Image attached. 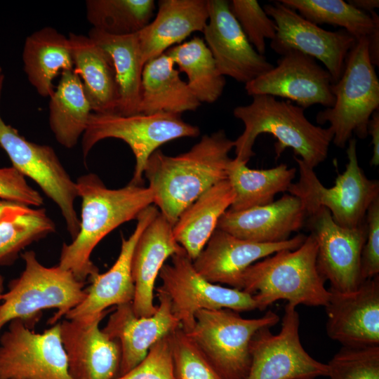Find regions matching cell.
<instances>
[{
    "instance_id": "cell-1",
    "label": "cell",
    "mask_w": 379,
    "mask_h": 379,
    "mask_svg": "<svg viewBox=\"0 0 379 379\" xmlns=\"http://www.w3.org/2000/svg\"><path fill=\"white\" fill-rule=\"evenodd\" d=\"M234 140L223 130L204 135L190 150L168 156L160 149L147 160L144 173L154 205L173 226L192 202L216 183L227 179Z\"/></svg>"
},
{
    "instance_id": "cell-2",
    "label": "cell",
    "mask_w": 379,
    "mask_h": 379,
    "mask_svg": "<svg viewBox=\"0 0 379 379\" xmlns=\"http://www.w3.org/2000/svg\"><path fill=\"white\" fill-rule=\"evenodd\" d=\"M81 199L79 230L69 244H64L58 266L69 270L81 281L99 273L91 255L99 242L119 225L132 220L154 204L148 187L128 183L119 189L107 188L95 173L76 181Z\"/></svg>"
},
{
    "instance_id": "cell-3",
    "label": "cell",
    "mask_w": 379,
    "mask_h": 379,
    "mask_svg": "<svg viewBox=\"0 0 379 379\" xmlns=\"http://www.w3.org/2000/svg\"><path fill=\"white\" fill-rule=\"evenodd\" d=\"M247 105L236 107L234 117L244 125L243 133L234 141L236 160L248 163L255 155L253 145L262 133L273 135L276 158L286 148H291L294 156L314 169L328 156L333 141L331 129L315 126L305 117V109L288 100H278L268 95H253Z\"/></svg>"
},
{
    "instance_id": "cell-4",
    "label": "cell",
    "mask_w": 379,
    "mask_h": 379,
    "mask_svg": "<svg viewBox=\"0 0 379 379\" xmlns=\"http://www.w3.org/2000/svg\"><path fill=\"white\" fill-rule=\"evenodd\" d=\"M317 243L310 234L294 250H281L250 265L242 277L241 290L253 295L264 310L279 300L298 305L324 306L330 291L317 266Z\"/></svg>"
},
{
    "instance_id": "cell-5",
    "label": "cell",
    "mask_w": 379,
    "mask_h": 379,
    "mask_svg": "<svg viewBox=\"0 0 379 379\" xmlns=\"http://www.w3.org/2000/svg\"><path fill=\"white\" fill-rule=\"evenodd\" d=\"M21 257L25 269L10 281L8 291L1 296L0 330L16 319L31 328L41 311L51 308L58 310L50 319L49 324H54L85 299L84 281L69 270L43 265L33 251H25Z\"/></svg>"
},
{
    "instance_id": "cell-6",
    "label": "cell",
    "mask_w": 379,
    "mask_h": 379,
    "mask_svg": "<svg viewBox=\"0 0 379 379\" xmlns=\"http://www.w3.org/2000/svg\"><path fill=\"white\" fill-rule=\"evenodd\" d=\"M346 153L345 171L338 174L331 187H324L314 169L294 156L299 179L291 185L288 192L300 199L307 217L325 207L336 224L354 228L365 221L369 206L379 197V182L368 178L359 166L355 138L348 141Z\"/></svg>"
},
{
    "instance_id": "cell-7",
    "label": "cell",
    "mask_w": 379,
    "mask_h": 379,
    "mask_svg": "<svg viewBox=\"0 0 379 379\" xmlns=\"http://www.w3.org/2000/svg\"><path fill=\"white\" fill-rule=\"evenodd\" d=\"M332 91L334 105L319 112L316 119L319 124L329 123L332 142L344 148L353 134L360 139L368 136V121L379 109V80L368 56L367 37L357 39Z\"/></svg>"
},
{
    "instance_id": "cell-8",
    "label": "cell",
    "mask_w": 379,
    "mask_h": 379,
    "mask_svg": "<svg viewBox=\"0 0 379 379\" xmlns=\"http://www.w3.org/2000/svg\"><path fill=\"white\" fill-rule=\"evenodd\" d=\"M279 320L271 310L260 318L246 319L231 309L201 310L195 314L194 325L187 333L223 379H246L253 335Z\"/></svg>"
},
{
    "instance_id": "cell-9",
    "label": "cell",
    "mask_w": 379,
    "mask_h": 379,
    "mask_svg": "<svg viewBox=\"0 0 379 379\" xmlns=\"http://www.w3.org/2000/svg\"><path fill=\"white\" fill-rule=\"evenodd\" d=\"M198 126L185 122L180 114L158 112L121 115L96 114L90 115L82 135V152L86 158L93 147L107 138L124 141L132 150L135 165L129 183L142 185L144 170L148 159L158 148L175 139L199 136Z\"/></svg>"
},
{
    "instance_id": "cell-10",
    "label": "cell",
    "mask_w": 379,
    "mask_h": 379,
    "mask_svg": "<svg viewBox=\"0 0 379 379\" xmlns=\"http://www.w3.org/2000/svg\"><path fill=\"white\" fill-rule=\"evenodd\" d=\"M4 81L0 67V99ZM0 146L8 156L13 167L33 180L58 206L72 239L77 235L80 220L74 201L78 197L77 184L67 173L54 149L46 145L27 140L0 115Z\"/></svg>"
},
{
    "instance_id": "cell-11",
    "label": "cell",
    "mask_w": 379,
    "mask_h": 379,
    "mask_svg": "<svg viewBox=\"0 0 379 379\" xmlns=\"http://www.w3.org/2000/svg\"><path fill=\"white\" fill-rule=\"evenodd\" d=\"M171 258V262L159 272L162 284L158 288L169 297L173 314L185 332L192 329L195 314L201 310L227 308L241 312L257 309L252 295L204 279L185 250Z\"/></svg>"
},
{
    "instance_id": "cell-12",
    "label": "cell",
    "mask_w": 379,
    "mask_h": 379,
    "mask_svg": "<svg viewBox=\"0 0 379 379\" xmlns=\"http://www.w3.org/2000/svg\"><path fill=\"white\" fill-rule=\"evenodd\" d=\"M300 319L295 307L286 304L279 333L263 327L249 345L251 365L246 379H315L327 376V364L312 357L299 336Z\"/></svg>"
},
{
    "instance_id": "cell-13",
    "label": "cell",
    "mask_w": 379,
    "mask_h": 379,
    "mask_svg": "<svg viewBox=\"0 0 379 379\" xmlns=\"http://www.w3.org/2000/svg\"><path fill=\"white\" fill-rule=\"evenodd\" d=\"M0 379H72L60 323L37 333L20 319L11 321L0 336Z\"/></svg>"
},
{
    "instance_id": "cell-14",
    "label": "cell",
    "mask_w": 379,
    "mask_h": 379,
    "mask_svg": "<svg viewBox=\"0 0 379 379\" xmlns=\"http://www.w3.org/2000/svg\"><path fill=\"white\" fill-rule=\"evenodd\" d=\"M277 25L271 48L281 55L296 50L321 61L330 73L333 84L341 77L347 56L357 39L343 29L328 31L301 16L279 0L262 8Z\"/></svg>"
},
{
    "instance_id": "cell-15",
    "label": "cell",
    "mask_w": 379,
    "mask_h": 379,
    "mask_svg": "<svg viewBox=\"0 0 379 379\" xmlns=\"http://www.w3.org/2000/svg\"><path fill=\"white\" fill-rule=\"evenodd\" d=\"M307 226L317 243V266L330 288L341 293L356 290L363 282L361 257L367 235L366 220L354 228L336 224L321 207L307 217Z\"/></svg>"
},
{
    "instance_id": "cell-16",
    "label": "cell",
    "mask_w": 379,
    "mask_h": 379,
    "mask_svg": "<svg viewBox=\"0 0 379 379\" xmlns=\"http://www.w3.org/2000/svg\"><path fill=\"white\" fill-rule=\"evenodd\" d=\"M333 84L330 73L314 58L289 50L281 55L272 69L245 84V90L251 96L285 98L304 109L314 105L328 108L335 100Z\"/></svg>"
},
{
    "instance_id": "cell-17",
    "label": "cell",
    "mask_w": 379,
    "mask_h": 379,
    "mask_svg": "<svg viewBox=\"0 0 379 379\" xmlns=\"http://www.w3.org/2000/svg\"><path fill=\"white\" fill-rule=\"evenodd\" d=\"M207 4L208 20L202 32L222 75L246 84L274 67L250 44L228 1L207 0Z\"/></svg>"
},
{
    "instance_id": "cell-18",
    "label": "cell",
    "mask_w": 379,
    "mask_h": 379,
    "mask_svg": "<svg viewBox=\"0 0 379 379\" xmlns=\"http://www.w3.org/2000/svg\"><path fill=\"white\" fill-rule=\"evenodd\" d=\"M109 310L95 316L60 323L68 372L72 379H115L119 376L121 348L100 323Z\"/></svg>"
},
{
    "instance_id": "cell-19",
    "label": "cell",
    "mask_w": 379,
    "mask_h": 379,
    "mask_svg": "<svg viewBox=\"0 0 379 379\" xmlns=\"http://www.w3.org/2000/svg\"><path fill=\"white\" fill-rule=\"evenodd\" d=\"M306 237L298 234L281 242L258 243L216 229L192 262L197 272L207 281L241 291L243 274L250 265L279 251L294 250Z\"/></svg>"
},
{
    "instance_id": "cell-20",
    "label": "cell",
    "mask_w": 379,
    "mask_h": 379,
    "mask_svg": "<svg viewBox=\"0 0 379 379\" xmlns=\"http://www.w3.org/2000/svg\"><path fill=\"white\" fill-rule=\"evenodd\" d=\"M328 291L325 306L328 337L345 347L379 345V275L353 291Z\"/></svg>"
},
{
    "instance_id": "cell-21",
    "label": "cell",
    "mask_w": 379,
    "mask_h": 379,
    "mask_svg": "<svg viewBox=\"0 0 379 379\" xmlns=\"http://www.w3.org/2000/svg\"><path fill=\"white\" fill-rule=\"evenodd\" d=\"M159 304L155 313L148 317H138L131 302L117 306L102 330L118 340L121 348L119 375L138 365L150 347L178 327L180 322L173 315L169 297L157 288Z\"/></svg>"
},
{
    "instance_id": "cell-22",
    "label": "cell",
    "mask_w": 379,
    "mask_h": 379,
    "mask_svg": "<svg viewBox=\"0 0 379 379\" xmlns=\"http://www.w3.org/2000/svg\"><path fill=\"white\" fill-rule=\"evenodd\" d=\"M159 213L152 204L138 215L133 233L127 239L121 237L120 253L114 265L106 272L90 278L91 285L85 299L65 315L67 319L95 316L111 306L132 302L135 294L131 273L134 248L143 230Z\"/></svg>"
},
{
    "instance_id": "cell-23",
    "label": "cell",
    "mask_w": 379,
    "mask_h": 379,
    "mask_svg": "<svg viewBox=\"0 0 379 379\" xmlns=\"http://www.w3.org/2000/svg\"><path fill=\"white\" fill-rule=\"evenodd\" d=\"M307 213L300 199L284 194L272 203L241 211L227 210L217 229L236 237L258 243H277L289 239L305 223Z\"/></svg>"
},
{
    "instance_id": "cell-24",
    "label": "cell",
    "mask_w": 379,
    "mask_h": 379,
    "mask_svg": "<svg viewBox=\"0 0 379 379\" xmlns=\"http://www.w3.org/2000/svg\"><path fill=\"white\" fill-rule=\"evenodd\" d=\"M182 251L174 238L173 225L159 212L140 234L132 256L135 294L131 304L135 316L148 317L155 313L156 279L166 259Z\"/></svg>"
},
{
    "instance_id": "cell-25",
    "label": "cell",
    "mask_w": 379,
    "mask_h": 379,
    "mask_svg": "<svg viewBox=\"0 0 379 379\" xmlns=\"http://www.w3.org/2000/svg\"><path fill=\"white\" fill-rule=\"evenodd\" d=\"M208 20L207 0H160L155 18L137 33L142 60H149L203 32Z\"/></svg>"
},
{
    "instance_id": "cell-26",
    "label": "cell",
    "mask_w": 379,
    "mask_h": 379,
    "mask_svg": "<svg viewBox=\"0 0 379 379\" xmlns=\"http://www.w3.org/2000/svg\"><path fill=\"white\" fill-rule=\"evenodd\" d=\"M73 71L81 79L92 112L117 113L119 92L112 61L107 53L88 36L69 34Z\"/></svg>"
},
{
    "instance_id": "cell-27",
    "label": "cell",
    "mask_w": 379,
    "mask_h": 379,
    "mask_svg": "<svg viewBox=\"0 0 379 379\" xmlns=\"http://www.w3.org/2000/svg\"><path fill=\"white\" fill-rule=\"evenodd\" d=\"M164 53L147 62L143 67L139 113L166 112L181 114L195 111L201 102Z\"/></svg>"
},
{
    "instance_id": "cell-28",
    "label": "cell",
    "mask_w": 379,
    "mask_h": 379,
    "mask_svg": "<svg viewBox=\"0 0 379 379\" xmlns=\"http://www.w3.org/2000/svg\"><path fill=\"white\" fill-rule=\"evenodd\" d=\"M234 198V191L225 179L207 190L180 214L173 226V234L192 260L203 250Z\"/></svg>"
},
{
    "instance_id": "cell-29",
    "label": "cell",
    "mask_w": 379,
    "mask_h": 379,
    "mask_svg": "<svg viewBox=\"0 0 379 379\" xmlns=\"http://www.w3.org/2000/svg\"><path fill=\"white\" fill-rule=\"evenodd\" d=\"M22 60L29 82L43 97L53 93V81L59 72L74 69L69 38L51 27L26 38Z\"/></svg>"
},
{
    "instance_id": "cell-30",
    "label": "cell",
    "mask_w": 379,
    "mask_h": 379,
    "mask_svg": "<svg viewBox=\"0 0 379 379\" xmlns=\"http://www.w3.org/2000/svg\"><path fill=\"white\" fill-rule=\"evenodd\" d=\"M88 36L109 55L115 73L119 92L117 114H139L144 63L137 34L109 35L91 29Z\"/></svg>"
},
{
    "instance_id": "cell-31",
    "label": "cell",
    "mask_w": 379,
    "mask_h": 379,
    "mask_svg": "<svg viewBox=\"0 0 379 379\" xmlns=\"http://www.w3.org/2000/svg\"><path fill=\"white\" fill-rule=\"evenodd\" d=\"M92 109L79 75L64 71L50 97L49 124L56 140L70 149L84 133Z\"/></svg>"
},
{
    "instance_id": "cell-32",
    "label": "cell",
    "mask_w": 379,
    "mask_h": 379,
    "mask_svg": "<svg viewBox=\"0 0 379 379\" xmlns=\"http://www.w3.org/2000/svg\"><path fill=\"white\" fill-rule=\"evenodd\" d=\"M55 231L44 208L0 199V265L13 263L26 246Z\"/></svg>"
},
{
    "instance_id": "cell-33",
    "label": "cell",
    "mask_w": 379,
    "mask_h": 379,
    "mask_svg": "<svg viewBox=\"0 0 379 379\" xmlns=\"http://www.w3.org/2000/svg\"><path fill=\"white\" fill-rule=\"evenodd\" d=\"M296 171L285 164L268 169H251L246 163L232 159L227 180L235 198L228 209L241 211L272 203L276 194L288 191Z\"/></svg>"
},
{
    "instance_id": "cell-34",
    "label": "cell",
    "mask_w": 379,
    "mask_h": 379,
    "mask_svg": "<svg viewBox=\"0 0 379 379\" xmlns=\"http://www.w3.org/2000/svg\"><path fill=\"white\" fill-rule=\"evenodd\" d=\"M166 53L187 77V84L201 102L213 103L223 93L226 80L218 69L215 60L204 40L195 36L175 45Z\"/></svg>"
},
{
    "instance_id": "cell-35",
    "label": "cell",
    "mask_w": 379,
    "mask_h": 379,
    "mask_svg": "<svg viewBox=\"0 0 379 379\" xmlns=\"http://www.w3.org/2000/svg\"><path fill=\"white\" fill-rule=\"evenodd\" d=\"M87 20L93 29L113 36L138 33L150 22L154 0H88Z\"/></svg>"
},
{
    "instance_id": "cell-36",
    "label": "cell",
    "mask_w": 379,
    "mask_h": 379,
    "mask_svg": "<svg viewBox=\"0 0 379 379\" xmlns=\"http://www.w3.org/2000/svg\"><path fill=\"white\" fill-rule=\"evenodd\" d=\"M301 16L316 24L340 27L357 39L367 37L379 23L375 11L369 14L343 0H279Z\"/></svg>"
},
{
    "instance_id": "cell-37",
    "label": "cell",
    "mask_w": 379,
    "mask_h": 379,
    "mask_svg": "<svg viewBox=\"0 0 379 379\" xmlns=\"http://www.w3.org/2000/svg\"><path fill=\"white\" fill-rule=\"evenodd\" d=\"M170 338L174 379H223L180 326Z\"/></svg>"
},
{
    "instance_id": "cell-38",
    "label": "cell",
    "mask_w": 379,
    "mask_h": 379,
    "mask_svg": "<svg viewBox=\"0 0 379 379\" xmlns=\"http://www.w3.org/2000/svg\"><path fill=\"white\" fill-rule=\"evenodd\" d=\"M327 366L329 379H379V345L343 346Z\"/></svg>"
},
{
    "instance_id": "cell-39",
    "label": "cell",
    "mask_w": 379,
    "mask_h": 379,
    "mask_svg": "<svg viewBox=\"0 0 379 379\" xmlns=\"http://www.w3.org/2000/svg\"><path fill=\"white\" fill-rule=\"evenodd\" d=\"M230 10L250 44L260 55L266 51V39H274L277 25L255 0H232Z\"/></svg>"
},
{
    "instance_id": "cell-40",
    "label": "cell",
    "mask_w": 379,
    "mask_h": 379,
    "mask_svg": "<svg viewBox=\"0 0 379 379\" xmlns=\"http://www.w3.org/2000/svg\"><path fill=\"white\" fill-rule=\"evenodd\" d=\"M170 333L157 341L138 365L115 379H174Z\"/></svg>"
},
{
    "instance_id": "cell-41",
    "label": "cell",
    "mask_w": 379,
    "mask_h": 379,
    "mask_svg": "<svg viewBox=\"0 0 379 379\" xmlns=\"http://www.w3.org/2000/svg\"><path fill=\"white\" fill-rule=\"evenodd\" d=\"M366 222L367 235L361 257L363 281L379 275V197L369 206Z\"/></svg>"
},
{
    "instance_id": "cell-42",
    "label": "cell",
    "mask_w": 379,
    "mask_h": 379,
    "mask_svg": "<svg viewBox=\"0 0 379 379\" xmlns=\"http://www.w3.org/2000/svg\"><path fill=\"white\" fill-rule=\"evenodd\" d=\"M0 199L18 201L30 206H41L43 197L30 187L23 175L13 166L0 168Z\"/></svg>"
},
{
    "instance_id": "cell-43",
    "label": "cell",
    "mask_w": 379,
    "mask_h": 379,
    "mask_svg": "<svg viewBox=\"0 0 379 379\" xmlns=\"http://www.w3.org/2000/svg\"><path fill=\"white\" fill-rule=\"evenodd\" d=\"M367 133L371 136L373 144V155L370 160V165L378 166L379 165V109L372 114L367 125Z\"/></svg>"
},
{
    "instance_id": "cell-44",
    "label": "cell",
    "mask_w": 379,
    "mask_h": 379,
    "mask_svg": "<svg viewBox=\"0 0 379 379\" xmlns=\"http://www.w3.org/2000/svg\"><path fill=\"white\" fill-rule=\"evenodd\" d=\"M368 56L371 64L379 66V23L367 36Z\"/></svg>"
},
{
    "instance_id": "cell-45",
    "label": "cell",
    "mask_w": 379,
    "mask_h": 379,
    "mask_svg": "<svg viewBox=\"0 0 379 379\" xmlns=\"http://www.w3.org/2000/svg\"><path fill=\"white\" fill-rule=\"evenodd\" d=\"M351 6L364 13H369L375 11L379 7L378 0H349L347 1Z\"/></svg>"
},
{
    "instance_id": "cell-46",
    "label": "cell",
    "mask_w": 379,
    "mask_h": 379,
    "mask_svg": "<svg viewBox=\"0 0 379 379\" xmlns=\"http://www.w3.org/2000/svg\"><path fill=\"white\" fill-rule=\"evenodd\" d=\"M4 277L0 274V303L1 300V296L4 293Z\"/></svg>"
}]
</instances>
